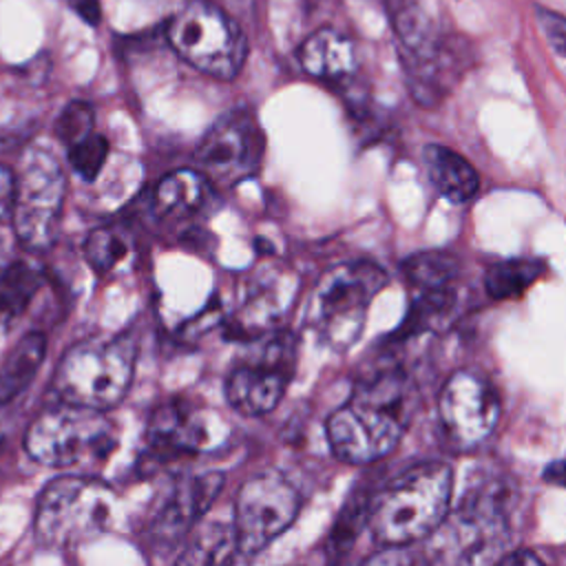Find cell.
<instances>
[{
	"label": "cell",
	"mask_w": 566,
	"mask_h": 566,
	"mask_svg": "<svg viewBox=\"0 0 566 566\" xmlns=\"http://www.w3.org/2000/svg\"><path fill=\"white\" fill-rule=\"evenodd\" d=\"M413 391L405 374L380 371L360 382L352 398L327 418V440L345 462L380 460L402 438L411 418Z\"/></svg>",
	"instance_id": "obj_1"
},
{
	"label": "cell",
	"mask_w": 566,
	"mask_h": 566,
	"mask_svg": "<svg viewBox=\"0 0 566 566\" xmlns=\"http://www.w3.org/2000/svg\"><path fill=\"white\" fill-rule=\"evenodd\" d=\"M513 489L504 478L471 480L455 509L429 535V557L436 566H493L511 535L509 506Z\"/></svg>",
	"instance_id": "obj_2"
},
{
	"label": "cell",
	"mask_w": 566,
	"mask_h": 566,
	"mask_svg": "<svg viewBox=\"0 0 566 566\" xmlns=\"http://www.w3.org/2000/svg\"><path fill=\"white\" fill-rule=\"evenodd\" d=\"M453 475L442 462L416 464L394 478L369 506V528L382 546L429 537L451 509Z\"/></svg>",
	"instance_id": "obj_3"
},
{
	"label": "cell",
	"mask_w": 566,
	"mask_h": 566,
	"mask_svg": "<svg viewBox=\"0 0 566 566\" xmlns=\"http://www.w3.org/2000/svg\"><path fill=\"white\" fill-rule=\"evenodd\" d=\"M135 374V340L128 334L86 338L62 356L53 391L66 405L106 411L128 391Z\"/></svg>",
	"instance_id": "obj_4"
},
{
	"label": "cell",
	"mask_w": 566,
	"mask_h": 566,
	"mask_svg": "<svg viewBox=\"0 0 566 566\" xmlns=\"http://www.w3.org/2000/svg\"><path fill=\"white\" fill-rule=\"evenodd\" d=\"M115 447V422L104 411L66 402L35 416L24 436L27 453L53 469L99 462Z\"/></svg>",
	"instance_id": "obj_5"
},
{
	"label": "cell",
	"mask_w": 566,
	"mask_h": 566,
	"mask_svg": "<svg viewBox=\"0 0 566 566\" xmlns=\"http://www.w3.org/2000/svg\"><path fill=\"white\" fill-rule=\"evenodd\" d=\"M115 495L95 478L64 475L49 482L35 509V537L49 548H71L97 537L111 522Z\"/></svg>",
	"instance_id": "obj_6"
},
{
	"label": "cell",
	"mask_w": 566,
	"mask_h": 566,
	"mask_svg": "<svg viewBox=\"0 0 566 566\" xmlns=\"http://www.w3.org/2000/svg\"><path fill=\"white\" fill-rule=\"evenodd\" d=\"M385 283V270L371 261L336 263L314 285L307 307L310 325L334 347L352 345L363 329L369 303Z\"/></svg>",
	"instance_id": "obj_7"
},
{
	"label": "cell",
	"mask_w": 566,
	"mask_h": 566,
	"mask_svg": "<svg viewBox=\"0 0 566 566\" xmlns=\"http://www.w3.org/2000/svg\"><path fill=\"white\" fill-rule=\"evenodd\" d=\"M170 46L195 69L217 80H232L245 60V35L239 24L208 0L186 2L166 29Z\"/></svg>",
	"instance_id": "obj_8"
},
{
	"label": "cell",
	"mask_w": 566,
	"mask_h": 566,
	"mask_svg": "<svg viewBox=\"0 0 566 566\" xmlns=\"http://www.w3.org/2000/svg\"><path fill=\"white\" fill-rule=\"evenodd\" d=\"M66 181L57 157L40 146L29 148L15 172L11 223L18 241L29 250L53 243L64 208Z\"/></svg>",
	"instance_id": "obj_9"
},
{
	"label": "cell",
	"mask_w": 566,
	"mask_h": 566,
	"mask_svg": "<svg viewBox=\"0 0 566 566\" xmlns=\"http://www.w3.org/2000/svg\"><path fill=\"white\" fill-rule=\"evenodd\" d=\"M263 133L254 113L232 108L219 115L195 150V170L210 186L232 188L252 177L263 159Z\"/></svg>",
	"instance_id": "obj_10"
},
{
	"label": "cell",
	"mask_w": 566,
	"mask_h": 566,
	"mask_svg": "<svg viewBox=\"0 0 566 566\" xmlns=\"http://www.w3.org/2000/svg\"><path fill=\"white\" fill-rule=\"evenodd\" d=\"M301 495L290 480L276 471L250 475L234 502V535L241 553L254 555L279 537L296 517Z\"/></svg>",
	"instance_id": "obj_11"
},
{
	"label": "cell",
	"mask_w": 566,
	"mask_h": 566,
	"mask_svg": "<svg viewBox=\"0 0 566 566\" xmlns=\"http://www.w3.org/2000/svg\"><path fill=\"white\" fill-rule=\"evenodd\" d=\"M438 416L444 436L469 449L489 438L500 420V400L491 382L469 369L451 374L440 391Z\"/></svg>",
	"instance_id": "obj_12"
},
{
	"label": "cell",
	"mask_w": 566,
	"mask_h": 566,
	"mask_svg": "<svg viewBox=\"0 0 566 566\" xmlns=\"http://www.w3.org/2000/svg\"><path fill=\"white\" fill-rule=\"evenodd\" d=\"M294 338L287 332L274 334L256 360L237 365L226 380L230 407L243 416H265L283 398L292 376Z\"/></svg>",
	"instance_id": "obj_13"
},
{
	"label": "cell",
	"mask_w": 566,
	"mask_h": 566,
	"mask_svg": "<svg viewBox=\"0 0 566 566\" xmlns=\"http://www.w3.org/2000/svg\"><path fill=\"white\" fill-rule=\"evenodd\" d=\"M221 486L223 473L219 471L177 480L170 489V495L166 497L164 506L150 524L153 537L164 544L177 542L208 511Z\"/></svg>",
	"instance_id": "obj_14"
},
{
	"label": "cell",
	"mask_w": 566,
	"mask_h": 566,
	"mask_svg": "<svg viewBox=\"0 0 566 566\" xmlns=\"http://www.w3.org/2000/svg\"><path fill=\"white\" fill-rule=\"evenodd\" d=\"M290 272L279 263L259 265L243 281L234 329L239 334H259L270 327L283 312V285L290 283Z\"/></svg>",
	"instance_id": "obj_15"
},
{
	"label": "cell",
	"mask_w": 566,
	"mask_h": 566,
	"mask_svg": "<svg viewBox=\"0 0 566 566\" xmlns=\"http://www.w3.org/2000/svg\"><path fill=\"white\" fill-rule=\"evenodd\" d=\"M298 62L316 80L345 84L356 73V49L345 33L323 27L305 38L298 49Z\"/></svg>",
	"instance_id": "obj_16"
},
{
	"label": "cell",
	"mask_w": 566,
	"mask_h": 566,
	"mask_svg": "<svg viewBox=\"0 0 566 566\" xmlns=\"http://www.w3.org/2000/svg\"><path fill=\"white\" fill-rule=\"evenodd\" d=\"M424 172L440 197L451 203H467L480 190V175L467 157L449 146L429 144L422 148Z\"/></svg>",
	"instance_id": "obj_17"
},
{
	"label": "cell",
	"mask_w": 566,
	"mask_h": 566,
	"mask_svg": "<svg viewBox=\"0 0 566 566\" xmlns=\"http://www.w3.org/2000/svg\"><path fill=\"white\" fill-rule=\"evenodd\" d=\"M210 181L195 168L168 172L153 190V210L159 219L184 221L206 208Z\"/></svg>",
	"instance_id": "obj_18"
},
{
	"label": "cell",
	"mask_w": 566,
	"mask_h": 566,
	"mask_svg": "<svg viewBox=\"0 0 566 566\" xmlns=\"http://www.w3.org/2000/svg\"><path fill=\"white\" fill-rule=\"evenodd\" d=\"M146 438L148 451L155 458H170L192 451V447H197L201 440V431L186 407L166 402L150 416Z\"/></svg>",
	"instance_id": "obj_19"
},
{
	"label": "cell",
	"mask_w": 566,
	"mask_h": 566,
	"mask_svg": "<svg viewBox=\"0 0 566 566\" xmlns=\"http://www.w3.org/2000/svg\"><path fill=\"white\" fill-rule=\"evenodd\" d=\"M46 356V338L40 332L22 336L0 363V407L18 398L35 378Z\"/></svg>",
	"instance_id": "obj_20"
},
{
	"label": "cell",
	"mask_w": 566,
	"mask_h": 566,
	"mask_svg": "<svg viewBox=\"0 0 566 566\" xmlns=\"http://www.w3.org/2000/svg\"><path fill=\"white\" fill-rule=\"evenodd\" d=\"M237 551L234 526L208 522L188 539L175 566H230Z\"/></svg>",
	"instance_id": "obj_21"
},
{
	"label": "cell",
	"mask_w": 566,
	"mask_h": 566,
	"mask_svg": "<svg viewBox=\"0 0 566 566\" xmlns=\"http://www.w3.org/2000/svg\"><path fill=\"white\" fill-rule=\"evenodd\" d=\"M458 272V261L440 250L416 252L402 263L405 281L413 287V292L453 290Z\"/></svg>",
	"instance_id": "obj_22"
},
{
	"label": "cell",
	"mask_w": 566,
	"mask_h": 566,
	"mask_svg": "<svg viewBox=\"0 0 566 566\" xmlns=\"http://www.w3.org/2000/svg\"><path fill=\"white\" fill-rule=\"evenodd\" d=\"M544 274V263L537 259H506L489 268L484 285L489 296L504 301L522 296L539 276Z\"/></svg>",
	"instance_id": "obj_23"
},
{
	"label": "cell",
	"mask_w": 566,
	"mask_h": 566,
	"mask_svg": "<svg viewBox=\"0 0 566 566\" xmlns=\"http://www.w3.org/2000/svg\"><path fill=\"white\" fill-rule=\"evenodd\" d=\"M42 285V274L29 263H11L0 274V316L22 314Z\"/></svg>",
	"instance_id": "obj_24"
},
{
	"label": "cell",
	"mask_w": 566,
	"mask_h": 566,
	"mask_svg": "<svg viewBox=\"0 0 566 566\" xmlns=\"http://www.w3.org/2000/svg\"><path fill=\"white\" fill-rule=\"evenodd\" d=\"M128 254L124 234L113 226H102L88 232L84 241V259L97 274L111 272Z\"/></svg>",
	"instance_id": "obj_25"
},
{
	"label": "cell",
	"mask_w": 566,
	"mask_h": 566,
	"mask_svg": "<svg viewBox=\"0 0 566 566\" xmlns=\"http://www.w3.org/2000/svg\"><path fill=\"white\" fill-rule=\"evenodd\" d=\"M93 124H95V113L91 104L75 99V102H69L57 115L55 135L66 148H73L93 135Z\"/></svg>",
	"instance_id": "obj_26"
},
{
	"label": "cell",
	"mask_w": 566,
	"mask_h": 566,
	"mask_svg": "<svg viewBox=\"0 0 566 566\" xmlns=\"http://www.w3.org/2000/svg\"><path fill=\"white\" fill-rule=\"evenodd\" d=\"M106 157H108V142L97 133H93L77 146L69 148V164L86 181H93L99 175Z\"/></svg>",
	"instance_id": "obj_27"
},
{
	"label": "cell",
	"mask_w": 566,
	"mask_h": 566,
	"mask_svg": "<svg viewBox=\"0 0 566 566\" xmlns=\"http://www.w3.org/2000/svg\"><path fill=\"white\" fill-rule=\"evenodd\" d=\"M535 22L542 35L546 38L548 46L557 55L566 57V15L546 7H535Z\"/></svg>",
	"instance_id": "obj_28"
},
{
	"label": "cell",
	"mask_w": 566,
	"mask_h": 566,
	"mask_svg": "<svg viewBox=\"0 0 566 566\" xmlns=\"http://www.w3.org/2000/svg\"><path fill=\"white\" fill-rule=\"evenodd\" d=\"M360 566H424V559L407 546H385L369 555Z\"/></svg>",
	"instance_id": "obj_29"
},
{
	"label": "cell",
	"mask_w": 566,
	"mask_h": 566,
	"mask_svg": "<svg viewBox=\"0 0 566 566\" xmlns=\"http://www.w3.org/2000/svg\"><path fill=\"white\" fill-rule=\"evenodd\" d=\"M15 201V172L0 164V221L11 219Z\"/></svg>",
	"instance_id": "obj_30"
},
{
	"label": "cell",
	"mask_w": 566,
	"mask_h": 566,
	"mask_svg": "<svg viewBox=\"0 0 566 566\" xmlns=\"http://www.w3.org/2000/svg\"><path fill=\"white\" fill-rule=\"evenodd\" d=\"M493 566H546V564L531 551H511V553H504Z\"/></svg>",
	"instance_id": "obj_31"
},
{
	"label": "cell",
	"mask_w": 566,
	"mask_h": 566,
	"mask_svg": "<svg viewBox=\"0 0 566 566\" xmlns=\"http://www.w3.org/2000/svg\"><path fill=\"white\" fill-rule=\"evenodd\" d=\"M71 9L82 18L86 20L88 24H97L102 13H99V0H69Z\"/></svg>",
	"instance_id": "obj_32"
},
{
	"label": "cell",
	"mask_w": 566,
	"mask_h": 566,
	"mask_svg": "<svg viewBox=\"0 0 566 566\" xmlns=\"http://www.w3.org/2000/svg\"><path fill=\"white\" fill-rule=\"evenodd\" d=\"M544 480L566 489V460H555L544 469Z\"/></svg>",
	"instance_id": "obj_33"
}]
</instances>
